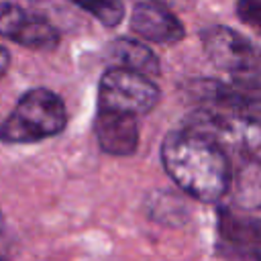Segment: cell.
I'll return each mask as SVG.
<instances>
[{
	"instance_id": "obj_1",
	"label": "cell",
	"mask_w": 261,
	"mask_h": 261,
	"mask_svg": "<svg viewBox=\"0 0 261 261\" xmlns=\"http://www.w3.org/2000/svg\"><path fill=\"white\" fill-rule=\"evenodd\" d=\"M161 161L169 177L196 200L216 202L228 190L230 163L226 151L198 130H171L161 145Z\"/></svg>"
},
{
	"instance_id": "obj_2",
	"label": "cell",
	"mask_w": 261,
	"mask_h": 261,
	"mask_svg": "<svg viewBox=\"0 0 261 261\" xmlns=\"http://www.w3.org/2000/svg\"><path fill=\"white\" fill-rule=\"evenodd\" d=\"M67 122L63 100L45 88L29 90L0 124V141L8 145L39 143L55 137Z\"/></svg>"
},
{
	"instance_id": "obj_3",
	"label": "cell",
	"mask_w": 261,
	"mask_h": 261,
	"mask_svg": "<svg viewBox=\"0 0 261 261\" xmlns=\"http://www.w3.org/2000/svg\"><path fill=\"white\" fill-rule=\"evenodd\" d=\"M159 102V88L145 75L110 67L104 71L98 86V108L122 112L130 116L147 114Z\"/></svg>"
},
{
	"instance_id": "obj_4",
	"label": "cell",
	"mask_w": 261,
	"mask_h": 261,
	"mask_svg": "<svg viewBox=\"0 0 261 261\" xmlns=\"http://www.w3.org/2000/svg\"><path fill=\"white\" fill-rule=\"evenodd\" d=\"M206 57L224 71L234 75L257 73V51L253 43L228 27H210L202 33Z\"/></svg>"
},
{
	"instance_id": "obj_5",
	"label": "cell",
	"mask_w": 261,
	"mask_h": 261,
	"mask_svg": "<svg viewBox=\"0 0 261 261\" xmlns=\"http://www.w3.org/2000/svg\"><path fill=\"white\" fill-rule=\"evenodd\" d=\"M0 35L27 49L47 51L59 45V31L47 18L14 2H0Z\"/></svg>"
},
{
	"instance_id": "obj_6",
	"label": "cell",
	"mask_w": 261,
	"mask_h": 261,
	"mask_svg": "<svg viewBox=\"0 0 261 261\" xmlns=\"http://www.w3.org/2000/svg\"><path fill=\"white\" fill-rule=\"evenodd\" d=\"M130 29L141 39L159 45H173L184 39V24L173 14L155 0H143L135 4L130 12Z\"/></svg>"
},
{
	"instance_id": "obj_7",
	"label": "cell",
	"mask_w": 261,
	"mask_h": 261,
	"mask_svg": "<svg viewBox=\"0 0 261 261\" xmlns=\"http://www.w3.org/2000/svg\"><path fill=\"white\" fill-rule=\"evenodd\" d=\"M96 141L102 151L110 155H130L139 145V124L137 118L122 112L100 110L94 118Z\"/></svg>"
},
{
	"instance_id": "obj_8",
	"label": "cell",
	"mask_w": 261,
	"mask_h": 261,
	"mask_svg": "<svg viewBox=\"0 0 261 261\" xmlns=\"http://www.w3.org/2000/svg\"><path fill=\"white\" fill-rule=\"evenodd\" d=\"M106 55L114 63L112 67H122V69L141 73L149 80L161 73L157 55L137 39L118 37V39L110 41L108 49H106Z\"/></svg>"
},
{
	"instance_id": "obj_9",
	"label": "cell",
	"mask_w": 261,
	"mask_h": 261,
	"mask_svg": "<svg viewBox=\"0 0 261 261\" xmlns=\"http://www.w3.org/2000/svg\"><path fill=\"white\" fill-rule=\"evenodd\" d=\"M220 234L230 249L251 253L257 259L259 249V224L255 218H243L232 210H222L220 214Z\"/></svg>"
},
{
	"instance_id": "obj_10",
	"label": "cell",
	"mask_w": 261,
	"mask_h": 261,
	"mask_svg": "<svg viewBox=\"0 0 261 261\" xmlns=\"http://www.w3.org/2000/svg\"><path fill=\"white\" fill-rule=\"evenodd\" d=\"M69 2L92 14L104 27H116L124 16L122 0H69Z\"/></svg>"
},
{
	"instance_id": "obj_11",
	"label": "cell",
	"mask_w": 261,
	"mask_h": 261,
	"mask_svg": "<svg viewBox=\"0 0 261 261\" xmlns=\"http://www.w3.org/2000/svg\"><path fill=\"white\" fill-rule=\"evenodd\" d=\"M237 12H239L243 22L251 24L253 29L259 27V18H261V4H259V0H239Z\"/></svg>"
},
{
	"instance_id": "obj_12",
	"label": "cell",
	"mask_w": 261,
	"mask_h": 261,
	"mask_svg": "<svg viewBox=\"0 0 261 261\" xmlns=\"http://www.w3.org/2000/svg\"><path fill=\"white\" fill-rule=\"evenodd\" d=\"M155 2L163 4L169 10H188L194 4V0H155Z\"/></svg>"
},
{
	"instance_id": "obj_13",
	"label": "cell",
	"mask_w": 261,
	"mask_h": 261,
	"mask_svg": "<svg viewBox=\"0 0 261 261\" xmlns=\"http://www.w3.org/2000/svg\"><path fill=\"white\" fill-rule=\"evenodd\" d=\"M8 65H10V55H8V51L0 45V75H4V73H6Z\"/></svg>"
},
{
	"instance_id": "obj_14",
	"label": "cell",
	"mask_w": 261,
	"mask_h": 261,
	"mask_svg": "<svg viewBox=\"0 0 261 261\" xmlns=\"http://www.w3.org/2000/svg\"><path fill=\"white\" fill-rule=\"evenodd\" d=\"M0 261H4V259H0Z\"/></svg>"
}]
</instances>
